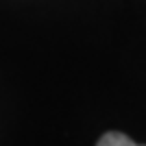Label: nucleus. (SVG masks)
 I'll return each mask as SVG.
<instances>
[{"instance_id":"f257e3e1","label":"nucleus","mask_w":146,"mask_h":146,"mask_svg":"<svg viewBox=\"0 0 146 146\" xmlns=\"http://www.w3.org/2000/svg\"><path fill=\"white\" fill-rule=\"evenodd\" d=\"M96 146H142L137 142H133L131 137H127L124 133H118V131H109L105 133L100 140H98Z\"/></svg>"}]
</instances>
